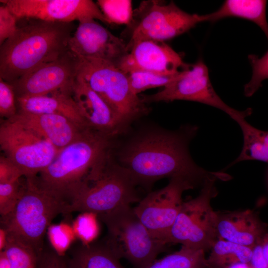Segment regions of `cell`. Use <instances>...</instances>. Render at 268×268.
<instances>
[{
  "mask_svg": "<svg viewBox=\"0 0 268 268\" xmlns=\"http://www.w3.org/2000/svg\"><path fill=\"white\" fill-rule=\"evenodd\" d=\"M198 130L197 126L192 125L182 126L175 131L161 128L144 130L120 148L117 162L130 173L137 186L146 190L165 178H181L196 187H202L211 180H229V175L206 170L193 160L189 146Z\"/></svg>",
  "mask_w": 268,
  "mask_h": 268,
  "instance_id": "1",
  "label": "cell"
},
{
  "mask_svg": "<svg viewBox=\"0 0 268 268\" xmlns=\"http://www.w3.org/2000/svg\"><path fill=\"white\" fill-rule=\"evenodd\" d=\"M16 97L13 86L0 78V115L9 119L16 115Z\"/></svg>",
  "mask_w": 268,
  "mask_h": 268,
  "instance_id": "31",
  "label": "cell"
},
{
  "mask_svg": "<svg viewBox=\"0 0 268 268\" xmlns=\"http://www.w3.org/2000/svg\"><path fill=\"white\" fill-rule=\"evenodd\" d=\"M268 230L266 224L252 210L216 211L218 238L254 248Z\"/></svg>",
  "mask_w": 268,
  "mask_h": 268,
  "instance_id": "18",
  "label": "cell"
},
{
  "mask_svg": "<svg viewBox=\"0 0 268 268\" xmlns=\"http://www.w3.org/2000/svg\"><path fill=\"white\" fill-rule=\"evenodd\" d=\"M267 4L263 0H226L216 10L201 15L202 21L215 22L228 17L248 20L257 25L268 40Z\"/></svg>",
  "mask_w": 268,
  "mask_h": 268,
  "instance_id": "21",
  "label": "cell"
},
{
  "mask_svg": "<svg viewBox=\"0 0 268 268\" xmlns=\"http://www.w3.org/2000/svg\"><path fill=\"white\" fill-rule=\"evenodd\" d=\"M253 249L218 238L206 258L205 268H229L236 263H249Z\"/></svg>",
  "mask_w": 268,
  "mask_h": 268,
  "instance_id": "23",
  "label": "cell"
},
{
  "mask_svg": "<svg viewBox=\"0 0 268 268\" xmlns=\"http://www.w3.org/2000/svg\"><path fill=\"white\" fill-rule=\"evenodd\" d=\"M195 187L186 179L171 178L167 186L150 192L140 200L134 210L152 234L167 244L169 232L183 202V193Z\"/></svg>",
  "mask_w": 268,
  "mask_h": 268,
  "instance_id": "12",
  "label": "cell"
},
{
  "mask_svg": "<svg viewBox=\"0 0 268 268\" xmlns=\"http://www.w3.org/2000/svg\"><path fill=\"white\" fill-rule=\"evenodd\" d=\"M67 258L69 268H125L104 242L77 245Z\"/></svg>",
  "mask_w": 268,
  "mask_h": 268,
  "instance_id": "22",
  "label": "cell"
},
{
  "mask_svg": "<svg viewBox=\"0 0 268 268\" xmlns=\"http://www.w3.org/2000/svg\"><path fill=\"white\" fill-rule=\"evenodd\" d=\"M216 180H209L202 186L199 195L183 201L169 234L167 244H180L194 249L210 250L218 239L216 211L211 205L217 194Z\"/></svg>",
  "mask_w": 268,
  "mask_h": 268,
  "instance_id": "8",
  "label": "cell"
},
{
  "mask_svg": "<svg viewBox=\"0 0 268 268\" xmlns=\"http://www.w3.org/2000/svg\"><path fill=\"white\" fill-rule=\"evenodd\" d=\"M86 214L81 216L78 220L82 224L83 230L79 232V234L83 236L82 239L86 241V244L90 243L98 233V227L95 218L96 215L91 213L86 212Z\"/></svg>",
  "mask_w": 268,
  "mask_h": 268,
  "instance_id": "35",
  "label": "cell"
},
{
  "mask_svg": "<svg viewBox=\"0 0 268 268\" xmlns=\"http://www.w3.org/2000/svg\"><path fill=\"white\" fill-rule=\"evenodd\" d=\"M25 179L22 196L11 212L1 216L0 228L38 254L45 246L44 236L52 221L59 214H67L68 205L37 185L33 178Z\"/></svg>",
  "mask_w": 268,
  "mask_h": 268,
  "instance_id": "4",
  "label": "cell"
},
{
  "mask_svg": "<svg viewBox=\"0 0 268 268\" xmlns=\"http://www.w3.org/2000/svg\"><path fill=\"white\" fill-rule=\"evenodd\" d=\"M78 58L69 50L10 83L16 97L46 95L56 91L72 93L77 77Z\"/></svg>",
  "mask_w": 268,
  "mask_h": 268,
  "instance_id": "14",
  "label": "cell"
},
{
  "mask_svg": "<svg viewBox=\"0 0 268 268\" xmlns=\"http://www.w3.org/2000/svg\"><path fill=\"white\" fill-rule=\"evenodd\" d=\"M24 177L20 169L6 156L0 158V183L10 182Z\"/></svg>",
  "mask_w": 268,
  "mask_h": 268,
  "instance_id": "34",
  "label": "cell"
},
{
  "mask_svg": "<svg viewBox=\"0 0 268 268\" xmlns=\"http://www.w3.org/2000/svg\"><path fill=\"white\" fill-rule=\"evenodd\" d=\"M180 73L174 75H161L146 71L135 70L126 74L132 91L135 95H138L142 91L150 88L165 87L176 79Z\"/></svg>",
  "mask_w": 268,
  "mask_h": 268,
  "instance_id": "27",
  "label": "cell"
},
{
  "mask_svg": "<svg viewBox=\"0 0 268 268\" xmlns=\"http://www.w3.org/2000/svg\"><path fill=\"white\" fill-rule=\"evenodd\" d=\"M204 252L182 246L179 250L155 260L146 268H205Z\"/></svg>",
  "mask_w": 268,
  "mask_h": 268,
  "instance_id": "25",
  "label": "cell"
},
{
  "mask_svg": "<svg viewBox=\"0 0 268 268\" xmlns=\"http://www.w3.org/2000/svg\"><path fill=\"white\" fill-rule=\"evenodd\" d=\"M77 58V76L108 104L125 132L133 122L148 112L141 97L132 91L127 74L118 67L102 60Z\"/></svg>",
  "mask_w": 268,
  "mask_h": 268,
  "instance_id": "5",
  "label": "cell"
},
{
  "mask_svg": "<svg viewBox=\"0 0 268 268\" xmlns=\"http://www.w3.org/2000/svg\"><path fill=\"white\" fill-rule=\"evenodd\" d=\"M12 118L48 140L59 150L78 138L87 130L58 114H35L18 111Z\"/></svg>",
  "mask_w": 268,
  "mask_h": 268,
  "instance_id": "19",
  "label": "cell"
},
{
  "mask_svg": "<svg viewBox=\"0 0 268 268\" xmlns=\"http://www.w3.org/2000/svg\"><path fill=\"white\" fill-rule=\"evenodd\" d=\"M114 138L85 130L78 138L60 150L34 181L69 206L79 191L94 179L112 155Z\"/></svg>",
  "mask_w": 268,
  "mask_h": 268,
  "instance_id": "2",
  "label": "cell"
},
{
  "mask_svg": "<svg viewBox=\"0 0 268 268\" xmlns=\"http://www.w3.org/2000/svg\"><path fill=\"white\" fill-rule=\"evenodd\" d=\"M97 217L107 228L105 243L120 259L127 260L134 268H146L166 249L167 244L152 234L131 205Z\"/></svg>",
  "mask_w": 268,
  "mask_h": 268,
  "instance_id": "6",
  "label": "cell"
},
{
  "mask_svg": "<svg viewBox=\"0 0 268 268\" xmlns=\"http://www.w3.org/2000/svg\"><path fill=\"white\" fill-rule=\"evenodd\" d=\"M0 145L5 156L26 178L44 170L59 151L48 140L12 118L0 125Z\"/></svg>",
  "mask_w": 268,
  "mask_h": 268,
  "instance_id": "10",
  "label": "cell"
},
{
  "mask_svg": "<svg viewBox=\"0 0 268 268\" xmlns=\"http://www.w3.org/2000/svg\"><path fill=\"white\" fill-rule=\"evenodd\" d=\"M71 26L39 20L18 27L0 45V78L10 84L64 54L68 50Z\"/></svg>",
  "mask_w": 268,
  "mask_h": 268,
  "instance_id": "3",
  "label": "cell"
},
{
  "mask_svg": "<svg viewBox=\"0 0 268 268\" xmlns=\"http://www.w3.org/2000/svg\"><path fill=\"white\" fill-rule=\"evenodd\" d=\"M18 111L64 116L83 129H90L81 115L72 93L56 91L46 95L16 97Z\"/></svg>",
  "mask_w": 268,
  "mask_h": 268,
  "instance_id": "20",
  "label": "cell"
},
{
  "mask_svg": "<svg viewBox=\"0 0 268 268\" xmlns=\"http://www.w3.org/2000/svg\"><path fill=\"white\" fill-rule=\"evenodd\" d=\"M137 185L130 173L115 161L113 155L93 180L76 195L67 213L80 211L99 216L140 199Z\"/></svg>",
  "mask_w": 268,
  "mask_h": 268,
  "instance_id": "7",
  "label": "cell"
},
{
  "mask_svg": "<svg viewBox=\"0 0 268 268\" xmlns=\"http://www.w3.org/2000/svg\"><path fill=\"white\" fill-rule=\"evenodd\" d=\"M0 268H11L9 262L3 251L0 252Z\"/></svg>",
  "mask_w": 268,
  "mask_h": 268,
  "instance_id": "38",
  "label": "cell"
},
{
  "mask_svg": "<svg viewBox=\"0 0 268 268\" xmlns=\"http://www.w3.org/2000/svg\"><path fill=\"white\" fill-rule=\"evenodd\" d=\"M191 66L184 62L182 55L165 42L142 40L136 42L118 67L125 73L135 70L161 75H174Z\"/></svg>",
  "mask_w": 268,
  "mask_h": 268,
  "instance_id": "16",
  "label": "cell"
},
{
  "mask_svg": "<svg viewBox=\"0 0 268 268\" xmlns=\"http://www.w3.org/2000/svg\"><path fill=\"white\" fill-rule=\"evenodd\" d=\"M17 18L8 7L2 4L0 6V45L11 37L17 31Z\"/></svg>",
  "mask_w": 268,
  "mask_h": 268,
  "instance_id": "33",
  "label": "cell"
},
{
  "mask_svg": "<svg viewBox=\"0 0 268 268\" xmlns=\"http://www.w3.org/2000/svg\"><path fill=\"white\" fill-rule=\"evenodd\" d=\"M242 130L244 143L239 156L231 165L245 160H259L268 163V131L258 129L245 118L236 121Z\"/></svg>",
  "mask_w": 268,
  "mask_h": 268,
  "instance_id": "24",
  "label": "cell"
},
{
  "mask_svg": "<svg viewBox=\"0 0 268 268\" xmlns=\"http://www.w3.org/2000/svg\"><path fill=\"white\" fill-rule=\"evenodd\" d=\"M18 19L71 23L99 20L107 23L100 8L91 0H0Z\"/></svg>",
  "mask_w": 268,
  "mask_h": 268,
  "instance_id": "13",
  "label": "cell"
},
{
  "mask_svg": "<svg viewBox=\"0 0 268 268\" xmlns=\"http://www.w3.org/2000/svg\"><path fill=\"white\" fill-rule=\"evenodd\" d=\"M97 4L107 23L129 26L132 22L134 10L129 0H98Z\"/></svg>",
  "mask_w": 268,
  "mask_h": 268,
  "instance_id": "28",
  "label": "cell"
},
{
  "mask_svg": "<svg viewBox=\"0 0 268 268\" xmlns=\"http://www.w3.org/2000/svg\"><path fill=\"white\" fill-rule=\"evenodd\" d=\"M202 16L188 13L174 1L164 3L159 0H144L134 11L133 19L128 26L131 47L142 40L164 42L182 35L202 22Z\"/></svg>",
  "mask_w": 268,
  "mask_h": 268,
  "instance_id": "9",
  "label": "cell"
},
{
  "mask_svg": "<svg viewBox=\"0 0 268 268\" xmlns=\"http://www.w3.org/2000/svg\"><path fill=\"white\" fill-rule=\"evenodd\" d=\"M36 268H69L67 257L44 246L37 256Z\"/></svg>",
  "mask_w": 268,
  "mask_h": 268,
  "instance_id": "32",
  "label": "cell"
},
{
  "mask_svg": "<svg viewBox=\"0 0 268 268\" xmlns=\"http://www.w3.org/2000/svg\"><path fill=\"white\" fill-rule=\"evenodd\" d=\"M229 268H250L249 263H238L230 267Z\"/></svg>",
  "mask_w": 268,
  "mask_h": 268,
  "instance_id": "39",
  "label": "cell"
},
{
  "mask_svg": "<svg viewBox=\"0 0 268 268\" xmlns=\"http://www.w3.org/2000/svg\"><path fill=\"white\" fill-rule=\"evenodd\" d=\"M144 103L185 100L204 104L218 109L236 122L252 113V109L236 110L226 104L215 92L211 82L208 69L199 59L181 72L178 77L156 93L141 97Z\"/></svg>",
  "mask_w": 268,
  "mask_h": 268,
  "instance_id": "11",
  "label": "cell"
},
{
  "mask_svg": "<svg viewBox=\"0 0 268 268\" xmlns=\"http://www.w3.org/2000/svg\"><path fill=\"white\" fill-rule=\"evenodd\" d=\"M249 264L250 268H268V266L262 255L260 244L254 248Z\"/></svg>",
  "mask_w": 268,
  "mask_h": 268,
  "instance_id": "36",
  "label": "cell"
},
{
  "mask_svg": "<svg viewBox=\"0 0 268 268\" xmlns=\"http://www.w3.org/2000/svg\"><path fill=\"white\" fill-rule=\"evenodd\" d=\"M26 186L21 179L10 182L0 183V214L5 216L14 209L22 196Z\"/></svg>",
  "mask_w": 268,
  "mask_h": 268,
  "instance_id": "30",
  "label": "cell"
},
{
  "mask_svg": "<svg viewBox=\"0 0 268 268\" xmlns=\"http://www.w3.org/2000/svg\"><path fill=\"white\" fill-rule=\"evenodd\" d=\"M262 255L268 266V230L260 244Z\"/></svg>",
  "mask_w": 268,
  "mask_h": 268,
  "instance_id": "37",
  "label": "cell"
},
{
  "mask_svg": "<svg viewBox=\"0 0 268 268\" xmlns=\"http://www.w3.org/2000/svg\"><path fill=\"white\" fill-rule=\"evenodd\" d=\"M248 58L252 68V75L244 86V91L246 97H251L262 86V82L268 79V50L261 57L250 54Z\"/></svg>",
  "mask_w": 268,
  "mask_h": 268,
  "instance_id": "29",
  "label": "cell"
},
{
  "mask_svg": "<svg viewBox=\"0 0 268 268\" xmlns=\"http://www.w3.org/2000/svg\"><path fill=\"white\" fill-rule=\"evenodd\" d=\"M72 97L89 128L113 138L125 133L108 104L78 76Z\"/></svg>",
  "mask_w": 268,
  "mask_h": 268,
  "instance_id": "17",
  "label": "cell"
},
{
  "mask_svg": "<svg viewBox=\"0 0 268 268\" xmlns=\"http://www.w3.org/2000/svg\"><path fill=\"white\" fill-rule=\"evenodd\" d=\"M68 48L77 58L102 60L118 67L129 53L126 42L93 19L79 22Z\"/></svg>",
  "mask_w": 268,
  "mask_h": 268,
  "instance_id": "15",
  "label": "cell"
},
{
  "mask_svg": "<svg viewBox=\"0 0 268 268\" xmlns=\"http://www.w3.org/2000/svg\"><path fill=\"white\" fill-rule=\"evenodd\" d=\"M5 234L6 242L2 251L9 262L11 268H36V251L23 241L6 232Z\"/></svg>",
  "mask_w": 268,
  "mask_h": 268,
  "instance_id": "26",
  "label": "cell"
}]
</instances>
